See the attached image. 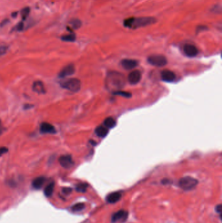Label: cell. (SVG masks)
<instances>
[{
	"label": "cell",
	"mask_w": 222,
	"mask_h": 223,
	"mask_svg": "<svg viewBox=\"0 0 222 223\" xmlns=\"http://www.w3.org/2000/svg\"><path fill=\"white\" fill-rule=\"evenodd\" d=\"M156 19L153 17H132L124 21V26L130 29H137L153 24Z\"/></svg>",
	"instance_id": "cell-1"
},
{
	"label": "cell",
	"mask_w": 222,
	"mask_h": 223,
	"mask_svg": "<svg viewBox=\"0 0 222 223\" xmlns=\"http://www.w3.org/2000/svg\"><path fill=\"white\" fill-rule=\"evenodd\" d=\"M106 82L109 88L119 89L125 86V80L122 74L117 72H112L107 76Z\"/></svg>",
	"instance_id": "cell-2"
},
{
	"label": "cell",
	"mask_w": 222,
	"mask_h": 223,
	"mask_svg": "<svg viewBox=\"0 0 222 223\" xmlns=\"http://www.w3.org/2000/svg\"><path fill=\"white\" fill-rule=\"evenodd\" d=\"M63 88L71 91L72 92H77L81 88V82L78 78H70L62 81L60 83Z\"/></svg>",
	"instance_id": "cell-3"
},
{
	"label": "cell",
	"mask_w": 222,
	"mask_h": 223,
	"mask_svg": "<svg viewBox=\"0 0 222 223\" xmlns=\"http://www.w3.org/2000/svg\"><path fill=\"white\" fill-rule=\"evenodd\" d=\"M198 184V180L190 176L182 177L179 181V186L184 191H190Z\"/></svg>",
	"instance_id": "cell-4"
},
{
	"label": "cell",
	"mask_w": 222,
	"mask_h": 223,
	"mask_svg": "<svg viewBox=\"0 0 222 223\" xmlns=\"http://www.w3.org/2000/svg\"><path fill=\"white\" fill-rule=\"evenodd\" d=\"M148 62L151 65L155 66V67H163L167 63V60L165 56L162 55H153L148 57Z\"/></svg>",
	"instance_id": "cell-5"
},
{
	"label": "cell",
	"mask_w": 222,
	"mask_h": 223,
	"mask_svg": "<svg viewBox=\"0 0 222 223\" xmlns=\"http://www.w3.org/2000/svg\"><path fill=\"white\" fill-rule=\"evenodd\" d=\"M128 213L125 210H119L112 215V222L113 223L116 222H125L128 218Z\"/></svg>",
	"instance_id": "cell-6"
},
{
	"label": "cell",
	"mask_w": 222,
	"mask_h": 223,
	"mask_svg": "<svg viewBox=\"0 0 222 223\" xmlns=\"http://www.w3.org/2000/svg\"><path fill=\"white\" fill-rule=\"evenodd\" d=\"M59 162L61 166L65 168H70L74 164L72 157L69 155L61 156L59 159Z\"/></svg>",
	"instance_id": "cell-7"
},
{
	"label": "cell",
	"mask_w": 222,
	"mask_h": 223,
	"mask_svg": "<svg viewBox=\"0 0 222 223\" xmlns=\"http://www.w3.org/2000/svg\"><path fill=\"white\" fill-rule=\"evenodd\" d=\"M183 50L185 54L188 57H195L198 54V49L194 45L191 44H185L183 48Z\"/></svg>",
	"instance_id": "cell-8"
},
{
	"label": "cell",
	"mask_w": 222,
	"mask_h": 223,
	"mask_svg": "<svg viewBox=\"0 0 222 223\" xmlns=\"http://www.w3.org/2000/svg\"><path fill=\"white\" fill-rule=\"evenodd\" d=\"M141 79V73L138 70L132 71L128 76V80L130 84H137Z\"/></svg>",
	"instance_id": "cell-9"
},
{
	"label": "cell",
	"mask_w": 222,
	"mask_h": 223,
	"mask_svg": "<svg viewBox=\"0 0 222 223\" xmlns=\"http://www.w3.org/2000/svg\"><path fill=\"white\" fill-rule=\"evenodd\" d=\"M75 73V67L73 65H68L65 67L61 71H60L59 74V78H65L68 76H71L72 74Z\"/></svg>",
	"instance_id": "cell-10"
},
{
	"label": "cell",
	"mask_w": 222,
	"mask_h": 223,
	"mask_svg": "<svg viewBox=\"0 0 222 223\" xmlns=\"http://www.w3.org/2000/svg\"><path fill=\"white\" fill-rule=\"evenodd\" d=\"M122 67L126 70H131L135 68L138 65V61L132 59H125L121 61Z\"/></svg>",
	"instance_id": "cell-11"
},
{
	"label": "cell",
	"mask_w": 222,
	"mask_h": 223,
	"mask_svg": "<svg viewBox=\"0 0 222 223\" xmlns=\"http://www.w3.org/2000/svg\"><path fill=\"white\" fill-rule=\"evenodd\" d=\"M40 131L41 133L43 134H46V133H50V134H54L56 133V129L50 123H43L40 125Z\"/></svg>",
	"instance_id": "cell-12"
},
{
	"label": "cell",
	"mask_w": 222,
	"mask_h": 223,
	"mask_svg": "<svg viewBox=\"0 0 222 223\" xmlns=\"http://www.w3.org/2000/svg\"><path fill=\"white\" fill-rule=\"evenodd\" d=\"M122 197V193L121 192H113L109 194L106 196V201L109 204H114L116 202L120 200Z\"/></svg>",
	"instance_id": "cell-13"
},
{
	"label": "cell",
	"mask_w": 222,
	"mask_h": 223,
	"mask_svg": "<svg viewBox=\"0 0 222 223\" xmlns=\"http://www.w3.org/2000/svg\"><path fill=\"white\" fill-rule=\"evenodd\" d=\"M161 77L163 81L170 82L175 79V74L170 70H164L161 73Z\"/></svg>",
	"instance_id": "cell-14"
},
{
	"label": "cell",
	"mask_w": 222,
	"mask_h": 223,
	"mask_svg": "<svg viewBox=\"0 0 222 223\" xmlns=\"http://www.w3.org/2000/svg\"><path fill=\"white\" fill-rule=\"evenodd\" d=\"M33 90L39 94H43L46 92L44 86L42 82L36 81L33 84Z\"/></svg>",
	"instance_id": "cell-15"
},
{
	"label": "cell",
	"mask_w": 222,
	"mask_h": 223,
	"mask_svg": "<svg viewBox=\"0 0 222 223\" xmlns=\"http://www.w3.org/2000/svg\"><path fill=\"white\" fill-rule=\"evenodd\" d=\"M45 181H46V178L44 177H39L35 178L33 181L32 185L33 187L35 189H40L42 188L43 185L44 184Z\"/></svg>",
	"instance_id": "cell-16"
},
{
	"label": "cell",
	"mask_w": 222,
	"mask_h": 223,
	"mask_svg": "<svg viewBox=\"0 0 222 223\" xmlns=\"http://www.w3.org/2000/svg\"><path fill=\"white\" fill-rule=\"evenodd\" d=\"M108 130L106 127H104L103 126H99L97 127L95 129V133L96 134L101 138H104L108 134Z\"/></svg>",
	"instance_id": "cell-17"
},
{
	"label": "cell",
	"mask_w": 222,
	"mask_h": 223,
	"mask_svg": "<svg viewBox=\"0 0 222 223\" xmlns=\"http://www.w3.org/2000/svg\"><path fill=\"white\" fill-rule=\"evenodd\" d=\"M54 187H55V184L53 182H52L50 184H48L44 189V195L48 198L52 196V194L53 192V190H54Z\"/></svg>",
	"instance_id": "cell-18"
},
{
	"label": "cell",
	"mask_w": 222,
	"mask_h": 223,
	"mask_svg": "<svg viewBox=\"0 0 222 223\" xmlns=\"http://www.w3.org/2000/svg\"><path fill=\"white\" fill-rule=\"evenodd\" d=\"M104 124L106 126V127L111 129V128H113L116 125V121L112 118H108L104 120Z\"/></svg>",
	"instance_id": "cell-19"
},
{
	"label": "cell",
	"mask_w": 222,
	"mask_h": 223,
	"mask_svg": "<svg viewBox=\"0 0 222 223\" xmlns=\"http://www.w3.org/2000/svg\"><path fill=\"white\" fill-rule=\"evenodd\" d=\"M87 187H88V185L87 183H80L76 185V190L79 192L84 193L86 192V191H87Z\"/></svg>",
	"instance_id": "cell-20"
},
{
	"label": "cell",
	"mask_w": 222,
	"mask_h": 223,
	"mask_svg": "<svg viewBox=\"0 0 222 223\" xmlns=\"http://www.w3.org/2000/svg\"><path fill=\"white\" fill-rule=\"evenodd\" d=\"M85 207V205L84 203H78L75 205H74L72 207V210L73 212H80V211L83 210Z\"/></svg>",
	"instance_id": "cell-21"
},
{
	"label": "cell",
	"mask_w": 222,
	"mask_h": 223,
	"mask_svg": "<svg viewBox=\"0 0 222 223\" xmlns=\"http://www.w3.org/2000/svg\"><path fill=\"white\" fill-rule=\"evenodd\" d=\"M61 39L64 41H67V42H73L76 39V36L75 34L67 35L61 37Z\"/></svg>",
	"instance_id": "cell-22"
},
{
	"label": "cell",
	"mask_w": 222,
	"mask_h": 223,
	"mask_svg": "<svg viewBox=\"0 0 222 223\" xmlns=\"http://www.w3.org/2000/svg\"><path fill=\"white\" fill-rule=\"evenodd\" d=\"M115 95H121L122 97L128 98L132 96L131 93L126 92H122V91H116V92H114Z\"/></svg>",
	"instance_id": "cell-23"
},
{
	"label": "cell",
	"mask_w": 222,
	"mask_h": 223,
	"mask_svg": "<svg viewBox=\"0 0 222 223\" xmlns=\"http://www.w3.org/2000/svg\"><path fill=\"white\" fill-rule=\"evenodd\" d=\"M30 9L29 7H26V8H24V9H22L21 12V14H22V17L23 20H25L27 17L29 13H30Z\"/></svg>",
	"instance_id": "cell-24"
},
{
	"label": "cell",
	"mask_w": 222,
	"mask_h": 223,
	"mask_svg": "<svg viewBox=\"0 0 222 223\" xmlns=\"http://www.w3.org/2000/svg\"><path fill=\"white\" fill-rule=\"evenodd\" d=\"M72 25L75 29H78L81 26V22L79 20H74L72 22Z\"/></svg>",
	"instance_id": "cell-25"
},
{
	"label": "cell",
	"mask_w": 222,
	"mask_h": 223,
	"mask_svg": "<svg viewBox=\"0 0 222 223\" xmlns=\"http://www.w3.org/2000/svg\"><path fill=\"white\" fill-rule=\"evenodd\" d=\"M7 151H8L7 147H0V157L2 156L4 154H5Z\"/></svg>",
	"instance_id": "cell-26"
},
{
	"label": "cell",
	"mask_w": 222,
	"mask_h": 223,
	"mask_svg": "<svg viewBox=\"0 0 222 223\" xmlns=\"http://www.w3.org/2000/svg\"><path fill=\"white\" fill-rule=\"evenodd\" d=\"M72 189L69 187H65L63 189V192L64 194H66V195H68V194H70L72 192Z\"/></svg>",
	"instance_id": "cell-27"
},
{
	"label": "cell",
	"mask_w": 222,
	"mask_h": 223,
	"mask_svg": "<svg viewBox=\"0 0 222 223\" xmlns=\"http://www.w3.org/2000/svg\"><path fill=\"white\" fill-rule=\"evenodd\" d=\"M7 48L5 46H0V56L4 54L7 51Z\"/></svg>",
	"instance_id": "cell-28"
},
{
	"label": "cell",
	"mask_w": 222,
	"mask_h": 223,
	"mask_svg": "<svg viewBox=\"0 0 222 223\" xmlns=\"http://www.w3.org/2000/svg\"><path fill=\"white\" fill-rule=\"evenodd\" d=\"M216 212L221 215V204H219L217 205L216 207Z\"/></svg>",
	"instance_id": "cell-29"
},
{
	"label": "cell",
	"mask_w": 222,
	"mask_h": 223,
	"mask_svg": "<svg viewBox=\"0 0 222 223\" xmlns=\"http://www.w3.org/2000/svg\"><path fill=\"white\" fill-rule=\"evenodd\" d=\"M23 27H24V24H23V23L20 22V23H19V24H18V26H17V30H18V31H22V30H23Z\"/></svg>",
	"instance_id": "cell-30"
},
{
	"label": "cell",
	"mask_w": 222,
	"mask_h": 223,
	"mask_svg": "<svg viewBox=\"0 0 222 223\" xmlns=\"http://www.w3.org/2000/svg\"><path fill=\"white\" fill-rule=\"evenodd\" d=\"M170 181L169 179H164L163 180H162V183L163 184V185H166L167 183H170Z\"/></svg>",
	"instance_id": "cell-31"
},
{
	"label": "cell",
	"mask_w": 222,
	"mask_h": 223,
	"mask_svg": "<svg viewBox=\"0 0 222 223\" xmlns=\"http://www.w3.org/2000/svg\"><path fill=\"white\" fill-rule=\"evenodd\" d=\"M2 132H3V127H2V125L1 121H0V134H2Z\"/></svg>",
	"instance_id": "cell-32"
},
{
	"label": "cell",
	"mask_w": 222,
	"mask_h": 223,
	"mask_svg": "<svg viewBox=\"0 0 222 223\" xmlns=\"http://www.w3.org/2000/svg\"><path fill=\"white\" fill-rule=\"evenodd\" d=\"M17 16V12H14V13L13 14V17H15V16Z\"/></svg>",
	"instance_id": "cell-33"
}]
</instances>
